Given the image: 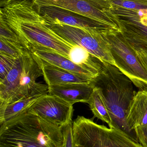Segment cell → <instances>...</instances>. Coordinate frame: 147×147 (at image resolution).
Masks as SVG:
<instances>
[{
  "instance_id": "5b68a950",
  "label": "cell",
  "mask_w": 147,
  "mask_h": 147,
  "mask_svg": "<svg viewBox=\"0 0 147 147\" xmlns=\"http://www.w3.org/2000/svg\"><path fill=\"white\" fill-rule=\"evenodd\" d=\"M112 5L121 32L130 46L147 53V6L122 1Z\"/></svg>"
},
{
  "instance_id": "52a82bcc",
  "label": "cell",
  "mask_w": 147,
  "mask_h": 147,
  "mask_svg": "<svg viewBox=\"0 0 147 147\" xmlns=\"http://www.w3.org/2000/svg\"><path fill=\"white\" fill-rule=\"evenodd\" d=\"M117 68L140 90H147V71L121 31L106 34Z\"/></svg>"
},
{
  "instance_id": "6da1fadb",
  "label": "cell",
  "mask_w": 147,
  "mask_h": 147,
  "mask_svg": "<svg viewBox=\"0 0 147 147\" xmlns=\"http://www.w3.org/2000/svg\"><path fill=\"white\" fill-rule=\"evenodd\" d=\"M0 17L29 45L46 47L69 58L74 45L48 27L31 0H20L2 6Z\"/></svg>"
},
{
  "instance_id": "7a4b0ae2",
  "label": "cell",
  "mask_w": 147,
  "mask_h": 147,
  "mask_svg": "<svg viewBox=\"0 0 147 147\" xmlns=\"http://www.w3.org/2000/svg\"><path fill=\"white\" fill-rule=\"evenodd\" d=\"M91 84L99 90L107 105L111 120L109 127L119 129L139 142L127 120L129 106L136 92L133 82L118 68L105 63L102 72Z\"/></svg>"
},
{
  "instance_id": "484cf974",
  "label": "cell",
  "mask_w": 147,
  "mask_h": 147,
  "mask_svg": "<svg viewBox=\"0 0 147 147\" xmlns=\"http://www.w3.org/2000/svg\"><path fill=\"white\" fill-rule=\"evenodd\" d=\"M118 1H127L132 2L139 4L147 6V0H118Z\"/></svg>"
},
{
  "instance_id": "9c48e42d",
  "label": "cell",
  "mask_w": 147,
  "mask_h": 147,
  "mask_svg": "<svg viewBox=\"0 0 147 147\" xmlns=\"http://www.w3.org/2000/svg\"><path fill=\"white\" fill-rule=\"evenodd\" d=\"M73 105L60 98L47 94L41 95L27 113L59 127L72 122Z\"/></svg>"
},
{
  "instance_id": "5bb4252c",
  "label": "cell",
  "mask_w": 147,
  "mask_h": 147,
  "mask_svg": "<svg viewBox=\"0 0 147 147\" xmlns=\"http://www.w3.org/2000/svg\"><path fill=\"white\" fill-rule=\"evenodd\" d=\"M35 57L40 65L44 79L48 86L71 83H91L93 80L87 77L54 66Z\"/></svg>"
},
{
  "instance_id": "cb8c5ba5",
  "label": "cell",
  "mask_w": 147,
  "mask_h": 147,
  "mask_svg": "<svg viewBox=\"0 0 147 147\" xmlns=\"http://www.w3.org/2000/svg\"><path fill=\"white\" fill-rule=\"evenodd\" d=\"M139 142L143 147H147V124L135 130Z\"/></svg>"
},
{
  "instance_id": "277c9868",
  "label": "cell",
  "mask_w": 147,
  "mask_h": 147,
  "mask_svg": "<svg viewBox=\"0 0 147 147\" xmlns=\"http://www.w3.org/2000/svg\"><path fill=\"white\" fill-rule=\"evenodd\" d=\"M73 147H143L123 132L78 116L72 122Z\"/></svg>"
},
{
  "instance_id": "e0dca14e",
  "label": "cell",
  "mask_w": 147,
  "mask_h": 147,
  "mask_svg": "<svg viewBox=\"0 0 147 147\" xmlns=\"http://www.w3.org/2000/svg\"><path fill=\"white\" fill-rule=\"evenodd\" d=\"M69 58L74 63L98 76L103 70L105 63L79 46L74 45L72 48Z\"/></svg>"
},
{
  "instance_id": "603a6c76",
  "label": "cell",
  "mask_w": 147,
  "mask_h": 147,
  "mask_svg": "<svg viewBox=\"0 0 147 147\" xmlns=\"http://www.w3.org/2000/svg\"><path fill=\"white\" fill-rule=\"evenodd\" d=\"M72 122L62 127L64 135V141L61 147H73Z\"/></svg>"
},
{
  "instance_id": "3957f363",
  "label": "cell",
  "mask_w": 147,
  "mask_h": 147,
  "mask_svg": "<svg viewBox=\"0 0 147 147\" xmlns=\"http://www.w3.org/2000/svg\"><path fill=\"white\" fill-rule=\"evenodd\" d=\"M0 147H61L62 127L26 113L1 124Z\"/></svg>"
},
{
  "instance_id": "7402d4cb",
  "label": "cell",
  "mask_w": 147,
  "mask_h": 147,
  "mask_svg": "<svg viewBox=\"0 0 147 147\" xmlns=\"http://www.w3.org/2000/svg\"><path fill=\"white\" fill-rule=\"evenodd\" d=\"M16 59L0 53V81L2 80L12 70Z\"/></svg>"
},
{
  "instance_id": "4316f807",
  "label": "cell",
  "mask_w": 147,
  "mask_h": 147,
  "mask_svg": "<svg viewBox=\"0 0 147 147\" xmlns=\"http://www.w3.org/2000/svg\"><path fill=\"white\" fill-rule=\"evenodd\" d=\"M18 1H20V0H1V7H2V6L6 5V4Z\"/></svg>"
},
{
  "instance_id": "ba28073f",
  "label": "cell",
  "mask_w": 147,
  "mask_h": 147,
  "mask_svg": "<svg viewBox=\"0 0 147 147\" xmlns=\"http://www.w3.org/2000/svg\"><path fill=\"white\" fill-rule=\"evenodd\" d=\"M35 5L60 7L80 14L114 31H121L111 0H31Z\"/></svg>"
},
{
  "instance_id": "9a60e30c",
  "label": "cell",
  "mask_w": 147,
  "mask_h": 147,
  "mask_svg": "<svg viewBox=\"0 0 147 147\" xmlns=\"http://www.w3.org/2000/svg\"><path fill=\"white\" fill-rule=\"evenodd\" d=\"M127 120L130 129L134 131L147 124V90L135 92L127 111Z\"/></svg>"
},
{
  "instance_id": "7c38bea8",
  "label": "cell",
  "mask_w": 147,
  "mask_h": 147,
  "mask_svg": "<svg viewBox=\"0 0 147 147\" xmlns=\"http://www.w3.org/2000/svg\"><path fill=\"white\" fill-rule=\"evenodd\" d=\"M29 51L37 57L61 69L94 80L98 75L74 63L70 59L54 50L39 46L29 45Z\"/></svg>"
},
{
  "instance_id": "ac0fdd59",
  "label": "cell",
  "mask_w": 147,
  "mask_h": 147,
  "mask_svg": "<svg viewBox=\"0 0 147 147\" xmlns=\"http://www.w3.org/2000/svg\"><path fill=\"white\" fill-rule=\"evenodd\" d=\"M42 95H37L16 102L0 105V125L27 112Z\"/></svg>"
},
{
  "instance_id": "30bf717a",
  "label": "cell",
  "mask_w": 147,
  "mask_h": 147,
  "mask_svg": "<svg viewBox=\"0 0 147 147\" xmlns=\"http://www.w3.org/2000/svg\"><path fill=\"white\" fill-rule=\"evenodd\" d=\"M42 75V69L36 58L30 51H27L24 54L19 85L13 97L6 104L35 95L48 93V86L37 83L36 81L38 78Z\"/></svg>"
},
{
  "instance_id": "4fadbf2b",
  "label": "cell",
  "mask_w": 147,
  "mask_h": 147,
  "mask_svg": "<svg viewBox=\"0 0 147 147\" xmlns=\"http://www.w3.org/2000/svg\"><path fill=\"white\" fill-rule=\"evenodd\" d=\"M93 89L91 83H71L48 86L47 93L57 96L73 105L77 102L88 103Z\"/></svg>"
},
{
  "instance_id": "ffe728a7",
  "label": "cell",
  "mask_w": 147,
  "mask_h": 147,
  "mask_svg": "<svg viewBox=\"0 0 147 147\" xmlns=\"http://www.w3.org/2000/svg\"><path fill=\"white\" fill-rule=\"evenodd\" d=\"M0 38L29 51V45L0 17Z\"/></svg>"
},
{
  "instance_id": "2e32d148",
  "label": "cell",
  "mask_w": 147,
  "mask_h": 147,
  "mask_svg": "<svg viewBox=\"0 0 147 147\" xmlns=\"http://www.w3.org/2000/svg\"><path fill=\"white\" fill-rule=\"evenodd\" d=\"M24 54L16 59L12 70L2 80L0 81L1 105L7 103L15 93L20 82Z\"/></svg>"
},
{
  "instance_id": "8fae6325",
  "label": "cell",
  "mask_w": 147,
  "mask_h": 147,
  "mask_svg": "<svg viewBox=\"0 0 147 147\" xmlns=\"http://www.w3.org/2000/svg\"><path fill=\"white\" fill-rule=\"evenodd\" d=\"M34 5L39 13L47 23L65 24L88 30L115 32L89 17L60 7L50 5Z\"/></svg>"
},
{
  "instance_id": "d4e9b609",
  "label": "cell",
  "mask_w": 147,
  "mask_h": 147,
  "mask_svg": "<svg viewBox=\"0 0 147 147\" xmlns=\"http://www.w3.org/2000/svg\"><path fill=\"white\" fill-rule=\"evenodd\" d=\"M140 61L147 71V53L140 50H134Z\"/></svg>"
},
{
  "instance_id": "d6986e66",
  "label": "cell",
  "mask_w": 147,
  "mask_h": 147,
  "mask_svg": "<svg viewBox=\"0 0 147 147\" xmlns=\"http://www.w3.org/2000/svg\"><path fill=\"white\" fill-rule=\"evenodd\" d=\"M88 104L94 117H97L106 123L109 126H110L111 120L107 105L100 91L96 87H93Z\"/></svg>"
},
{
  "instance_id": "44dd1931",
  "label": "cell",
  "mask_w": 147,
  "mask_h": 147,
  "mask_svg": "<svg viewBox=\"0 0 147 147\" xmlns=\"http://www.w3.org/2000/svg\"><path fill=\"white\" fill-rule=\"evenodd\" d=\"M28 50L0 38V53L17 59L23 55Z\"/></svg>"
},
{
  "instance_id": "8992f818",
  "label": "cell",
  "mask_w": 147,
  "mask_h": 147,
  "mask_svg": "<svg viewBox=\"0 0 147 147\" xmlns=\"http://www.w3.org/2000/svg\"><path fill=\"white\" fill-rule=\"evenodd\" d=\"M46 25L52 31L71 45L82 47L103 62L117 67L106 37V34L110 32L88 30L65 24L46 22Z\"/></svg>"
}]
</instances>
